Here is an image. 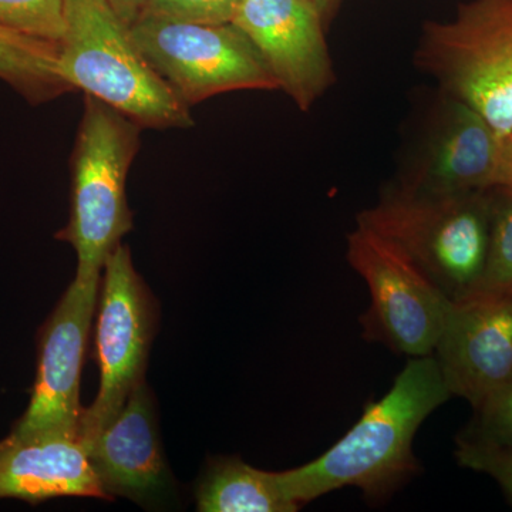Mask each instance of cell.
I'll return each instance as SVG.
<instances>
[{
	"mask_svg": "<svg viewBox=\"0 0 512 512\" xmlns=\"http://www.w3.org/2000/svg\"><path fill=\"white\" fill-rule=\"evenodd\" d=\"M450 397L436 357H410L392 389L367 403L338 443L316 460L285 471L296 503L302 508L345 487L359 488L370 503L386 501L419 473L414 436Z\"/></svg>",
	"mask_w": 512,
	"mask_h": 512,
	"instance_id": "1",
	"label": "cell"
},
{
	"mask_svg": "<svg viewBox=\"0 0 512 512\" xmlns=\"http://www.w3.org/2000/svg\"><path fill=\"white\" fill-rule=\"evenodd\" d=\"M59 66L74 90L150 130L194 127L190 107L147 62L131 26L107 0H64Z\"/></svg>",
	"mask_w": 512,
	"mask_h": 512,
	"instance_id": "2",
	"label": "cell"
},
{
	"mask_svg": "<svg viewBox=\"0 0 512 512\" xmlns=\"http://www.w3.org/2000/svg\"><path fill=\"white\" fill-rule=\"evenodd\" d=\"M70 156V215L55 235L72 245L76 274H101L111 252L133 229L127 178L141 147L136 121L90 94Z\"/></svg>",
	"mask_w": 512,
	"mask_h": 512,
	"instance_id": "3",
	"label": "cell"
},
{
	"mask_svg": "<svg viewBox=\"0 0 512 512\" xmlns=\"http://www.w3.org/2000/svg\"><path fill=\"white\" fill-rule=\"evenodd\" d=\"M357 224L400 245L448 299L458 301L476 292L483 278L490 188L431 194L399 185L360 212Z\"/></svg>",
	"mask_w": 512,
	"mask_h": 512,
	"instance_id": "4",
	"label": "cell"
},
{
	"mask_svg": "<svg viewBox=\"0 0 512 512\" xmlns=\"http://www.w3.org/2000/svg\"><path fill=\"white\" fill-rule=\"evenodd\" d=\"M416 60L446 96L473 107L500 136L512 133V0H471L450 22L429 23Z\"/></svg>",
	"mask_w": 512,
	"mask_h": 512,
	"instance_id": "5",
	"label": "cell"
},
{
	"mask_svg": "<svg viewBox=\"0 0 512 512\" xmlns=\"http://www.w3.org/2000/svg\"><path fill=\"white\" fill-rule=\"evenodd\" d=\"M94 359L100 387L92 406L84 409L79 441L100 433L123 409L131 392L146 382L151 345L158 325L156 298L136 271L130 248L121 244L101 271L96 309Z\"/></svg>",
	"mask_w": 512,
	"mask_h": 512,
	"instance_id": "6",
	"label": "cell"
},
{
	"mask_svg": "<svg viewBox=\"0 0 512 512\" xmlns=\"http://www.w3.org/2000/svg\"><path fill=\"white\" fill-rule=\"evenodd\" d=\"M349 264L369 286L362 336L409 357L433 355L451 299L400 245L357 224L348 237Z\"/></svg>",
	"mask_w": 512,
	"mask_h": 512,
	"instance_id": "7",
	"label": "cell"
},
{
	"mask_svg": "<svg viewBox=\"0 0 512 512\" xmlns=\"http://www.w3.org/2000/svg\"><path fill=\"white\" fill-rule=\"evenodd\" d=\"M134 40L178 99L188 107L238 90H278L258 50L232 25H201L143 15Z\"/></svg>",
	"mask_w": 512,
	"mask_h": 512,
	"instance_id": "8",
	"label": "cell"
},
{
	"mask_svg": "<svg viewBox=\"0 0 512 512\" xmlns=\"http://www.w3.org/2000/svg\"><path fill=\"white\" fill-rule=\"evenodd\" d=\"M100 281L101 274H76L40 329L32 397L26 412L3 439L6 443L55 437L79 440L84 413L80 383Z\"/></svg>",
	"mask_w": 512,
	"mask_h": 512,
	"instance_id": "9",
	"label": "cell"
},
{
	"mask_svg": "<svg viewBox=\"0 0 512 512\" xmlns=\"http://www.w3.org/2000/svg\"><path fill=\"white\" fill-rule=\"evenodd\" d=\"M232 25L251 40L278 89L302 111L333 83L325 23L303 0H242Z\"/></svg>",
	"mask_w": 512,
	"mask_h": 512,
	"instance_id": "10",
	"label": "cell"
},
{
	"mask_svg": "<svg viewBox=\"0 0 512 512\" xmlns=\"http://www.w3.org/2000/svg\"><path fill=\"white\" fill-rule=\"evenodd\" d=\"M434 352L451 396L480 406L512 379V293L473 292L451 303Z\"/></svg>",
	"mask_w": 512,
	"mask_h": 512,
	"instance_id": "11",
	"label": "cell"
},
{
	"mask_svg": "<svg viewBox=\"0 0 512 512\" xmlns=\"http://www.w3.org/2000/svg\"><path fill=\"white\" fill-rule=\"evenodd\" d=\"M82 446L109 500L124 497L146 505L167 497L173 488L147 382L138 384L120 413Z\"/></svg>",
	"mask_w": 512,
	"mask_h": 512,
	"instance_id": "12",
	"label": "cell"
},
{
	"mask_svg": "<svg viewBox=\"0 0 512 512\" xmlns=\"http://www.w3.org/2000/svg\"><path fill=\"white\" fill-rule=\"evenodd\" d=\"M503 136L463 101L447 96L420 165L400 184L431 194H460L497 185Z\"/></svg>",
	"mask_w": 512,
	"mask_h": 512,
	"instance_id": "13",
	"label": "cell"
},
{
	"mask_svg": "<svg viewBox=\"0 0 512 512\" xmlns=\"http://www.w3.org/2000/svg\"><path fill=\"white\" fill-rule=\"evenodd\" d=\"M59 497L109 500L79 440L0 441V500L39 504Z\"/></svg>",
	"mask_w": 512,
	"mask_h": 512,
	"instance_id": "14",
	"label": "cell"
},
{
	"mask_svg": "<svg viewBox=\"0 0 512 512\" xmlns=\"http://www.w3.org/2000/svg\"><path fill=\"white\" fill-rule=\"evenodd\" d=\"M201 512H295L285 471H264L239 457H217L208 463L195 490Z\"/></svg>",
	"mask_w": 512,
	"mask_h": 512,
	"instance_id": "15",
	"label": "cell"
},
{
	"mask_svg": "<svg viewBox=\"0 0 512 512\" xmlns=\"http://www.w3.org/2000/svg\"><path fill=\"white\" fill-rule=\"evenodd\" d=\"M0 80L32 106L74 92L60 73L59 43L0 26Z\"/></svg>",
	"mask_w": 512,
	"mask_h": 512,
	"instance_id": "16",
	"label": "cell"
},
{
	"mask_svg": "<svg viewBox=\"0 0 512 512\" xmlns=\"http://www.w3.org/2000/svg\"><path fill=\"white\" fill-rule=\"evenodd\" d=\"M476 292L512 293V187L490 188V237Z\"/></svg>",
	"mask_w": 512,
	"mask_h": 512,
	"instance_id": "17",
	"label": "cell"
},
{
	"mask_svg": "<svg viewBox=\"0 0 512 512\" xmlns=\"http://www.w3.org/2000/svg\"><path fill=\"white\" fill-rule=\"evenodd\" d=\"M0 26L59 43L64 33V0H0Z\"/></svg>",
	"mask_w": 512,
	"mask_h": 512,
	"instance_id": "18",
	"label": "cell"
},
{
	"mask_svg": "<svg viewBox=\"0 0 512 512\" xmlns=\"http://www.w3.org/2000/svg\"><path fill=\"white\" fill-rule=\"evenodd\" d=\"M460 466L493 477L512 501V448L464 431L457 439Z\"/></svg>",
	"mask_w": 512,
	"mask_h": 512,
	"instance_id": "19",
	"label": "cell"
},
{
	"mask_svg": "<svg viewBox=\"0 0 512 512\" xmlns=\"http://www.w3.org/2000/svg\"><path fill=\"white\" fill-rule=\"evenodd\" d=\"M242 0H148L143 15L201 23L225 25L232 23Z\"/></svg>",
	"mask_w": 512,
	"mask_h": 512,
	"instance_id": "20",
	"label": "cell"
},
{
	"mask_svg": "<svg viewBox=\"0 0 512 512\" xmlns=\"http://www.w3.org/2000/svg\"><path fill=\"white\" fill-rule=\"evenodd\" d=\"M467 431L512 448V379L476 407Z\"/></svg>",
	"mask_w": 512,
	"mask_h": 512,
	"instance_id": "21",
	"label": "cell"
},
{
	"mask_svg": "<svg viewBox=\"0 0 512 512\" xmlns=\"http://www.w3.org/2000/svg\"><path fill=\"white\" fill-rule=\"evenodd\" d=\"M119 18L133 26L143 16L148 0H107Z\"/></svg>",
	"mask_w": 512,
	"mask_h": 512,
	"instance_id": "22",
	"label": "cell"
},
{
	"mask_svg": "<svg viewBox=\"0 0 512 512\" xmlns=\"http://www.w3.org/2000/svg\"><path fill=\"white\" fill-rule=\"evenodd\" d=\"M497 185L512 187V133L501 141L500 165H498Z\"/></svg>",
	"mask_w": 512,
	"mask_h": 512,
	"instance_id": "23",
	"label": "cell"
},
{
	"mask_svg": "<svg viewBox=\"0 0 512 512\" xmlns=\"http://www.w3.org/2000/svg\"><path fill=\"white\" fill-rule=\"evenodd\" d=\"M303 2L311 5L312 8L319 13L320 18H322L326 26L329 25L330 19L335 15L342 0H303Z\"/></svg>",
	"mask_w": 512,
	"mask_h": 512,
	"instance_id": "24",
	"label": "cell"
}]
</instances>
